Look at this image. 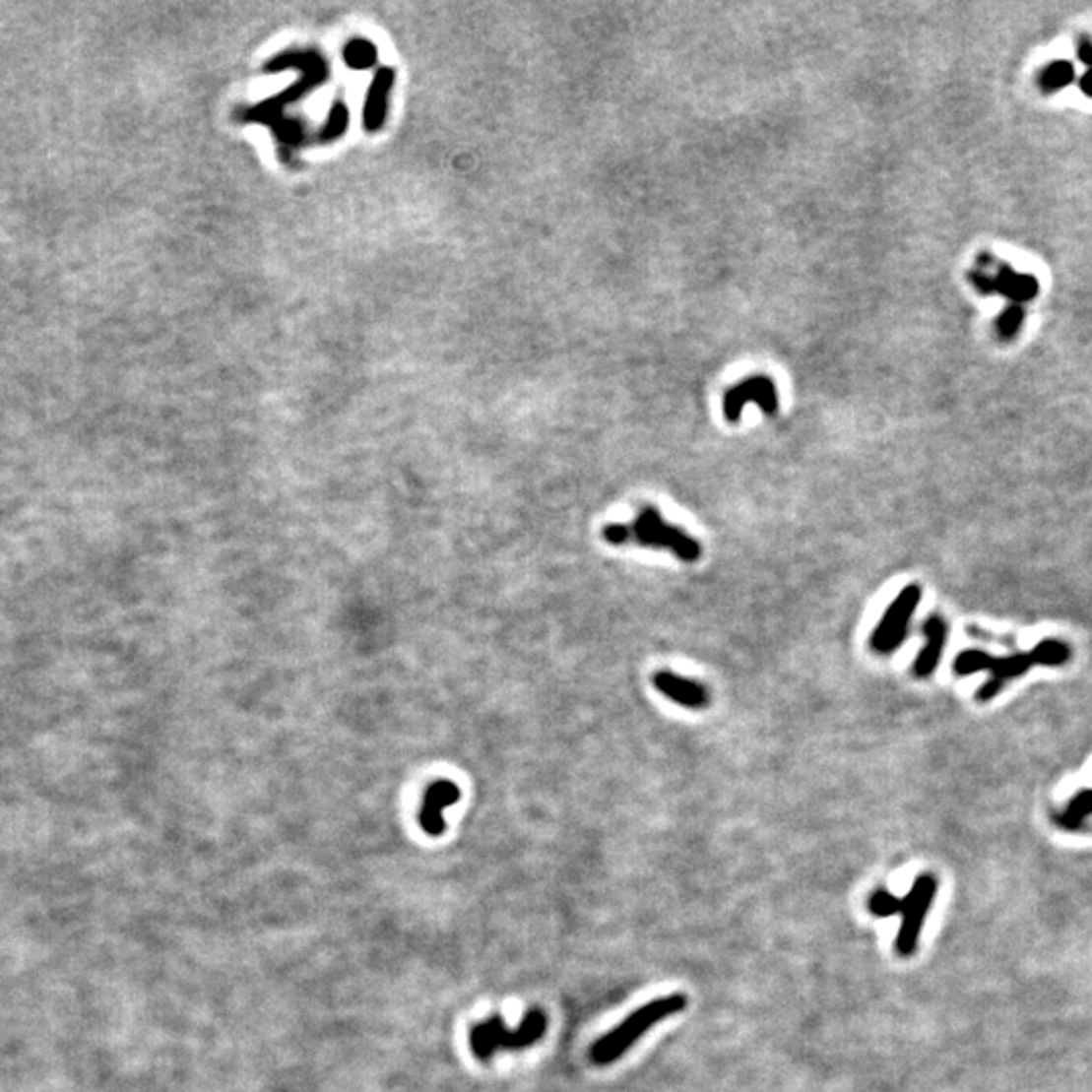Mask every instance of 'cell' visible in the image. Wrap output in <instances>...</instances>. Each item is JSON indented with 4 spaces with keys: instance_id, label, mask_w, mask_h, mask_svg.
Here are the masks:
<instances>
[{
    "instance_id": "cell-1",
    "label": "cell",
    "mask_w": 1092,
    "mask_h": 1092,
    "mask_svg": "<svg viewBox=\"0 0 1092 1092\" xmlns=\"http://www.w3.org/2000/svg\"><path fill=\"white\" fill-rule=\"evenodd\" d=\"M1070 658V650L1062 642H1042L1032 654H1015L1009 658H994L979 650H965L955 658L953 672L969 675L990 672V680L979 688L977 700H992L1007 680L1026 674L1032 666H1060Z\"/></svg>"
},
{
    "instance_id": "cell-2",
    "label": "cell",
    "mask_w": 1092,
    "mask_h": 1092,
    "mask_svg": "<svg viewBox=\"0 0 1092 1092\" xmlns=\"http://www.w3.org/2000/svg\"><path fill=\"white\" fill-rule=\"evenodd\" d=\"M604 539L613 546L637 545L670 550L684 562H696L702 556L700 543L686 531L666 522L654 506H644L631 524H608L604 529Z\"/></svg>"
},
{
    "instance_id": "cell-3",
    "label": "cell",
    "mask_w": 1092,
    "mask_h": 1092,
    "mask_svg": "<svg viewBox=\"0 0 1092 1092\" xmlns=\"http://www.w3.org/2000/svg\"><path fill=\"white\" fill-rule=\"evenodd\" d=\"M684 1007H686V997L680 994H674V996L658 997L635 1009L617 1028H613L611 1032H608L604 1038L593 1044L591 1062L597 1066H608L619 1060L646 1032H650L662 1020L670 1018V1015L682 1011Z\"/></svg>"
},
{
    "instance_id": "cell-4",
    "label": "cell",
    "mask_w": 1092,
    "mask_h": 1092,
    "mask_svg": "<svg viewBox=\"0 0 1092 1092\" xmlns=\"http://www.w3.org/2000/svg\"><path fill=\"white\" fill-rule=\"evenodd\" d=\"M546 1030V1015L531 1009L518 1030H508L500 1015H492L470 1032L472 1052L480 1060H489L498 1050H522L539 1042Z\"/></svg>"
},
{
    "instance_id": "cell-5",
    "label": "cell",
    "mask_w": 1092,
    "mask_h": 1092,
    "mask_svg": "<svg viewBox=\"0 0 1092 1092\" xmlns=\"http://www.w3.org/2000/svg\"><path fill=\"white\" fill-rule=\"evenodd\" d=\"M921 597H923V589L919 585H907L896 595V599L884 611L880 623L870 635V648L876 654L890 656L902 646V642H905L909 635V627L921 604Z\"/></svg>"
},
{
    "instance_id": "cell-6",
    "label": "cell",
    "mask_w": 1092,
    "mask_h": 1092,
    "mask_svg": "<svg viewBox=\"0 0 1092 1092\" xmlns=\"http://www.w3.org/2000/svg\"><path fill=\"white\" fill-rule=\"evenodd\" d=\"M936 878L931 872L921 874L909 894L902 898V905H900V929L896 934V953L900 957H911L919 945V934L925 927V919L931 911L932 905V898L936 894Z\"/></svg>"
},
{
    "instance_id": "cell-7",
    "label": "cell",
    "mask_w": 1092,
    "mask_h": 1092,
    "mask_svg": "<svg viewBox=\"0 0 1092 1092\" xmlns=\"http://www.w3.org/2000/svg\"><path fill=\"white\" fill-rule=\"evenodd\" d=\"M971 282L982 293H999L1018 306H1024L1040 295L1038 278L1015 272L1007 263H999L994 276L988 270L973 272Z\"/></svg>"
},
{
    "instance_id": "cell-8",
    "label": "cell",
    "mask_w": 1092,
    "mask_h": 1092,
    "mask_svg": "<svg viewBox=\"0 0 1092 1092\" xmlns=\"http://www.w3.org/2000/svg\"><path fill=\"white\" fill-rule=\"evenodd\" d=\"M652 682L662 696L684 708L702 710L710 704L708 688L702 682L692 680V677L677 675L674 672H656Z\"/></svg>"
},
{
    "instance_id": "cell-9",
    "label": "cell",
    "mask_w": 1092,
    "mask_h": 1092,
    "mask_svg": "<svg viewBox=\"0 0 1092 1092\" xmlns=\"http://www.w3.org/2000/svg\"><path fill=\"white\" fill-rule=\"evenodd\" d=\"M460 802V787L451 781H437L429 785L419 811V825L429 836H439L445 830L443 811Z\"/></svg>"
},
{
    "instance_id": "cell-10",
    "label": "cell",
    "mask_w": 1092,
    "mask_h": 1092,
    "mask_svg": "<svg viewBox=\"0 0 1092 1092\" xmlns=\"http://www.w3.org/2000/svg\"><path fill=\"white\" fill-rule=\"evenodd\" d=\"M746 401H757L759 407L767 413V416H775L777 409H779V397H777V391H775L773 383L767 381V379H750V381L740 383L739 387H735L731 393H727V397H725V418L733 423L739 421L740 411H742Z\"/></svg>"
},
{
    "instance_id": "cell-11",
    "label": "cell",
    "mask_w": 1092,
    "mask_h": 1092,
    "mask_svg": "<svg viewBox=\"0 0 1092 1092\" xmlns=\"http://www.w3.org/2000/svg\"><path fill=\"white\" fill-rule=\"evenodd\" d=\"M947 631H949L947 623L938 613H932L925 619L923 633L927 637V642H925V648L919 652V656L915 660V666H913V674L917 677H929L936 670V666H938V662H940V658H943V652H945Z\"/></svg>"
},
{
    "instance_id": "cell-12",
    "label": "cell",
    "mask_w": 1092,
    "mask_h": 1092,
    "mask_svg": "<svg viewBox=\"0 0 1092 1092\" xmlns=\"http://www.w3.org/2000/svg\"><path fill=\"white\" fill-rule=\"evenodd\" d=\"M395 82V71L389 67H381L376 71L374 80L366 94L364 103V128L368 132H379L387 118V97Z\"/></svg>"
},
{
    "instance_id": "cell-13",
    "label": "cell",
    "mask_w": 1092,
    "mask_h": 1092,
    "mask_svg": "<svg viewBox=\"0 0 1092 1092\" xmlns=\"http://www.w3.org/2000/svg\"><path fill=\"white\" fill-rule=\"evenodd\" d=\"M1074 80H1076L1074 63L1066 59L1052 61L1038 73V86L1044 94L1062 92L1064 88L1074 84Z\"/></svg>"
},
{
    "instance_id": "cell-14",
    "label": "cell",
    "mask_w": 1092,
    "mask_h": 1092,
    "mask_svg": "<svg viewBox=\"0 0 1092 1092\" xmlns=\"http://www.w3.org/2000/svg\"><path fill=\"white\" fill-rule=\"evenodd\" d=\"M1088 815H1092V791H1080L1059 817V821L1060 825L1068 827V830H1076Z\"/></svg>"
},
{
    "instance_id": "cell-15",
    "label": "cell",
    "mask_w": 1092,
    "mask_h": 1092,
    "mask_svg": "<svg viewBox=\"0 0 1092 1092\" xmlns=\"http://www.w3.org/2000/svg\"><path fill=\"white\" fill-rule=\"evenodd\" d=\"M1024 320H1026V310H1024V306L1009 304V306L999 314V318H997V322H996L997 334L1003 338V341H1011V338H1013V336H1018V332L1022 330Z\"/></svg>"
},
{
    "instance_id": "cell-16",
    "label": "cell",
    "mask_w": 1092,
    "mask_h": 1092,
    "mask_svg": "<svg viewBox=\"0 0 1092 1092\" xmlns=\"http://www.w3.org/2000/svg\"><path fill=\"white\" fill-rule=\"evenodd\" d=\"M900 905H902V898L890 894L886 888H878L870 894L868 900V909L872 915L880 917V919H888L894 915H900Z\"/></svg>"
},
{
    "instance_id": "cell-17",
    "label": "cell",
    "mask_w": 1092,
    "mask_h": 1092,
    "mask_svg": "<svg viewBox=\"0 0 1092 1092\" xmlns=\"http://www.w3.org/2000/svg\"><path fill=\"white\" fill-rule=\"evenodd\" d=\"M345 57H347V63H349L351 67L364 69V67H368V65L374 61L376 51H374V47L368 45L366 41H353V43L347 47Z\"/></svg>"
},
{
    "instance_id": "cell-18",
    "label": "cell",
    "mask_w": 1092,
    "mask_h": 1092,
    "mask_svg": "<svg viewBox=\"0 0 1092 1092\" xmlns=\"http://www.w3.org/2000/svg\"><path fill=\"white\" fill-rule=\"evenodd\" d=\"M347 120H349V116H347V109H345V105H341V103H336V105H334V109H332V114H330L328 126L324 128V134H322V138H324V140H332V138H336V136H341V134L345 132Z\"/></svg>"
},
{
    "instance_id": "cell-19",
    "label": "cell",
    "mask_w": 1092,
    "mask_h": 1092,
    "mask_svg": "<svg viewBox=\"0 0 1092 1092\" xmlns=\"http://www.w3.org/2000/svg\"><path fill=\"white\" fill-rule=\"evenodd\" d=\"M1076 55H1078V61H1080L1086 69H1092V39H1090L1088 34H1082L1080 39H1078Z\"/></svg>"
},
{
    "instance_id": "cell-20",
    "label": "cell",
    "mask_w": 1092,
    "mask_h": 1092,
    "mask_svg": "<svg viewBox=\"0 0 1092 1092\" xmlns=\"http://www.w3.org/2000/svg\"><path fill=\"white\" fill-rule=\"evenodd\" d=\"M1078 88H1080V92H1082L1086 97H1092V69H1086V71L1080 75Z\"/></svg>"
}]
</instances>
